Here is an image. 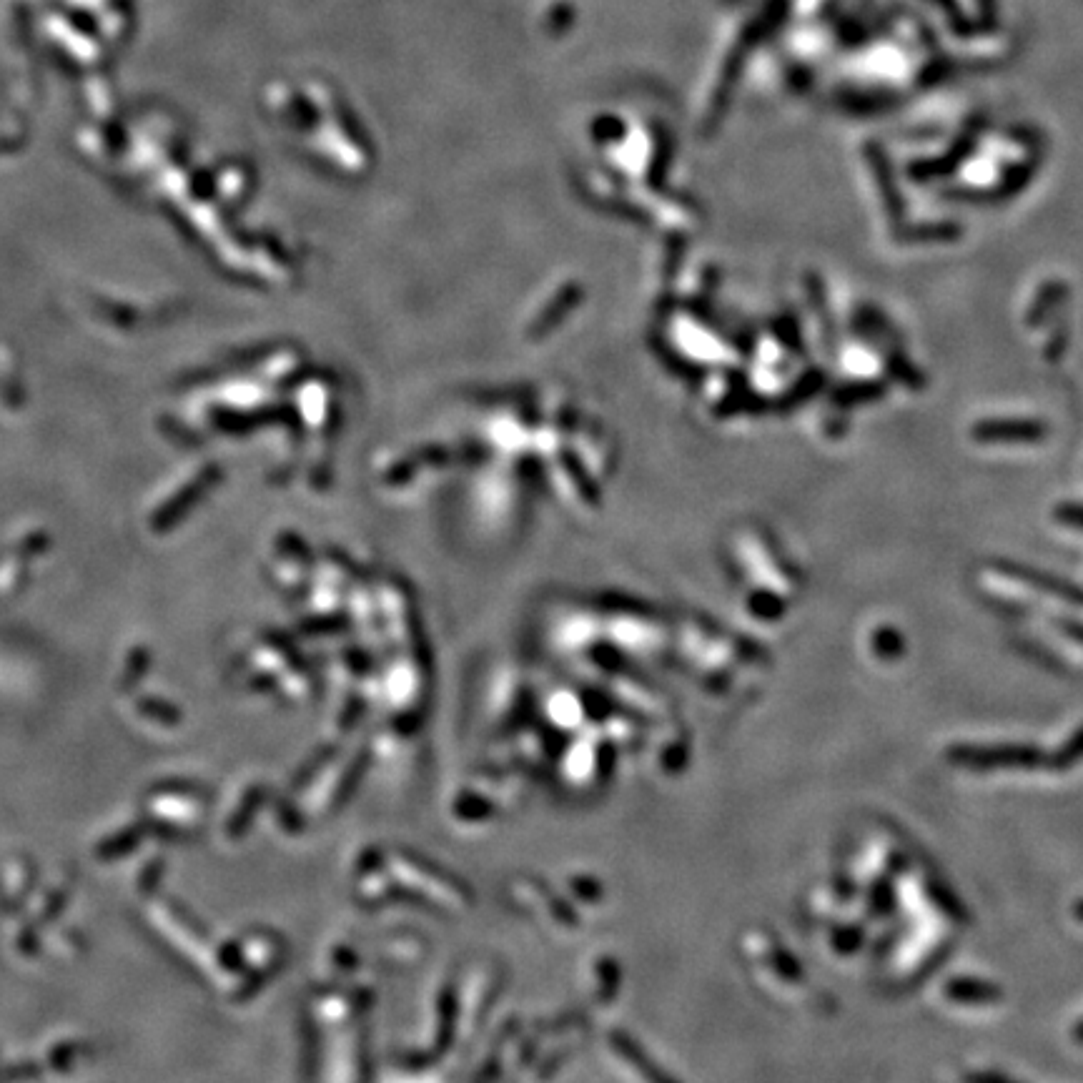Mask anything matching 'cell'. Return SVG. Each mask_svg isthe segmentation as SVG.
Masks as SVG:
<instances>
[{
  "label": "cell",
  "instance_id": "3",
  "mask_svg": "<svg viewBox=\"0 0 1083 1083\" xmlns=\"http://www.w3.org/2000/svg\"><path fill=\"white\" fill-rule=\"evenodd\" d=\"M612 1046H615L617 1051H620L625 1058L635 1061L632 1066H637L640 1071H645L650 1078H665V1073L655 1071V1068L650 1066V1061L645 1058V1053H640V1048L635 1046V1041H632V1038L627 1036V1033H612Z\"/></svg>",
  "mask_w": 1083,
  "mask_h": 1083
},
{
  "label": "cell",
  "instance_id": "6",
  "mask_svg": "<svg viewBox=\"0 0 1083 1083\" xmlns=\"http://www.w3.org/2000/svg\"><path fill=\"white\" fill-rule=\"evenodd\" d=\"M873 650L875 655L883 657V660H895L900 652L906 650V642H903V637H900L893 627H883V630H878L873 635Z\"/></svg>",
  "mask_w": 1083,
  "mask_h": 1083
},
{
  "label": "cell",
  "instance_id": "9",
  "mask_svg": "<svg viewBox=\"0 0 1083 1083\" xmlns=\"http://www.w3.org/2000/svg\"><path fill=\"white\" fill-rule=\"evenodd\" d=\"M773 961H775L773 966L778 968V971L783 973V976H788V978H798V976H800V968L795 966L793 958H790L788 953H775Z\"/></svg>",
  "mask_w": 1083,
  "mask_h": 1083
},
{
  "label": "cell",
  "instance_id": "5",
  "mask_svg": "<svg viewBox=\"0 0 1083 1083\" xmlns=\"http://www.w3.org/2000/svg\"><path fill=\"white\" fill-rule=\"evenodd\" d=\"M748 607L755 617L768 622L780 620V617L785 615V602L780 600V597L770 595V592H755V595L750 597Z\"/></svg>",
  "mask_w": 1083,
  "mask_h": 1083
},
{
  "label": "cell",
  "instance_id": "11",
  "mask_svg": "<svg viewBox=\"0 0 1083 1083\" xmlns=\"http://www.w3.org/2000/svg\"><path fill=\"white\" fill-rule=\"evenodd\" d=\"M1073 1036H1076L1078 1043H1083V1023H1078L1076 1031H1073Z\"/></svg>",
  "mask_w": 1083,
  "mask_h": 1083
},
{
  "label": "cell",
  "instance_id": "8",
  "mask_svg": "<svg viewBox=\"0 0 1083 1083\" xmlns=\"http://www.w3.org/2000/svg\"><path fill=\"white\" fill-rule=\"evenodd\" d=\"M893 900V888H890L888 880H878L873 893H870V908H873V913L888 916V913L893 911Z\"/></svg>",
  "mask_w": 1083,
  "mask_h": 1083
},
{
  "label": "cell",
  "instance_id": "4",
  "mask_svg": "<svg viewBox=\"0 0 1083 1083\" xmlns=\"http://www.w3.org/2000/svg\"><path fill=\"white\" fill-rule=\"evenodd\" d=\"M1081 760H1083V728L1076 730V733H1073V738L1068 740V743L1063 745V748L1058 750L1056 755H1051V758H1048L1046 765H1048V768H1053V770H1068V768H1073L1076 763H1081Z\"/></svg>",
  "mask_w": 1083,
  "mask_h": 1083
},
{
  "label": "cell",
  "instance_id": "10",
  "mask_svg": "<svg viewBox=\"0 0 1083 1083\" xmlns=\"http://www.w3.org/2000/svg\"><path fill=\"white\" fill-rule=\"evenodd\" d=\"M1073 913H1076L1078 921H1083V900H1078L1076 906H1073Z\"/></svg>",
  "mask_w": 1083,
  "mask_h": 1083
},
{
  "label": "cell",
  "instance_id": "1",
  "mask_svg": "<svg viewBox=\"0 0 1083 1083\" xmlns=\"http://www.w3.org/2000/svg\"><path fill=\"white\" fill-rule=\"evenodd\" d=\"M948 763L966 770H1036L1048 763L1043 750L1033 745H991V748H978V745H956L948 750Z\"/></svg>",
  "mask_w": 1083,
  "mask_h": 1083
},
{
  "label": "cell",
  "instance_id": "2",
  "mask_svg": "<svg viewBox=\"0 0 1083 1083\" xmlns=\"http://www.w3.org/2000/svg\"><path fill=\"white\" fill-rule=\"evenodd\" d=\"M946 996L961 1006H991L1003 996V991L981 978H951L946 983Z\"/></svg>",
  "mask_w": 1083,
  "mask_h": 1083
},
{
  "label": "cell",
  "instance_id": "7",
  "mask_svg": "<svg viewBox=\"0 0 1083 1083\" xmlns=\"http://www.w3.org/2000/svg\"><path fill=\"white\" fill-rule=\"evenodd\" d=\"M863 931L860 928H853V926H843L838 928V931L833 933V948L838 953H845V956H850V953L858 951L860 946H863Z\"/></svg>",
  "mask_w": 1083,
  "mask_h": 1083
}]
</instances>
